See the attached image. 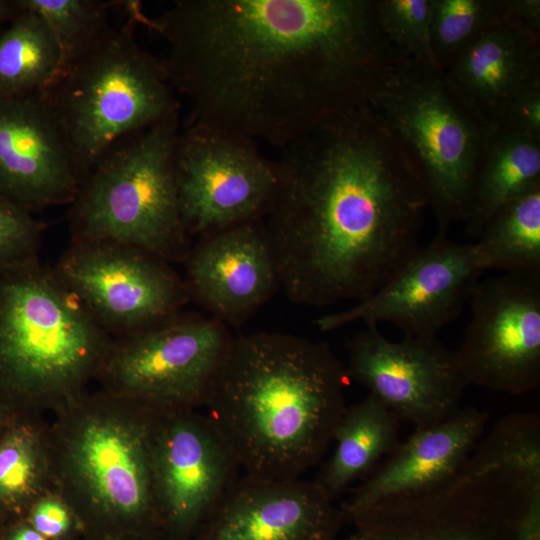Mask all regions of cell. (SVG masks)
<instances>
[{"mask_svg": "<svg viewBox=\"0 0 540 540\" xmlns=\"http://www.w3.org/2000/svg\"><path fill=\"white\" fill-rule=\"evenodd\" d=\"M43 225L0 192V276L39 262Z\"/></svg>", "mask_w": 540, "mask_h": 540, "instance_id": "cell-31", "label": "cell"}, {"mask_svg": "<svg viewBox=\"0 0 540 540\" xmlns=\"http://www.w3.org/2000/svg\"><path fill=\"white\" fill-rule=\"evenodd\" d=\"M6 540H49L37 532L31 524L24 518L8 534Z\"/></svg>", "mask_w": 540, "mask_h": 540, "instance_id": "cell-35", "label": "cell"}, {"mask_svg": "<svg viewBox=\"0 0 540 540\" xmlns=\"http://www.w3.org/2000/svg\"><path fill=\"white\" fill-rule=\"evenodd\" d=\"M445 484L427 491L438 527L432 528L430 525L429 528H426L415 511L409 498L401 497L392 499V501L396 502L410 523L413 524V527L392 528L376 513L368 510L361 514L356 520L360 524L361 531L359 535L354 536L351 540H488L480 535L472 533L470 530L457 528L456 526H449ZM389 508L392 510L390 506ZM393 513L396 515L394 511ZM399 520L402 522L400 518ZM519 540H538V532L527 535Z\"/></svg>", "mask_w": 540, "mask_h": 540, "instance_id": "cell-29", "label": "cell"}, {"mask_svg": "<svg viewBox=\"0 0 540 540\" xmlns=\"http://www.w3.org/2000/svg\"><path fill=\"white\" fill-rule=\"evenodd\" d=\"M488 419V413L469 407L416 427L351 491L341 508L344 518L354 519L381 502L425 492L454 479L483 436Z\"/></svg>", "mask_w": 540, "mask_h": 540, "instance_id": "cell-19", "label": "cell"}, {"mask_svg": "<svg viewBox=\"0 0 540 540\" xmlns=\"http://www.w3.org/2000/svg\"><path fill=\"white\" fill-rule=\"evenodd\" d=\"M184 263L189 298L225 325L241 326L280 287L262 219L201 236Z\"/></svg>", "mask_w": 540, "mask_h": 540, "instance_id": "cell-18", "label": "cell"}, {"mask_svg": "<svg viewBox=\"0 0 540 540\" xmlns=\"http://www.w3.org/2000/svg\"><path fill=\"white\" fill-rule=\"evenodd\" d=\"M53 271L112 338L166 321L190 300L170 263L126 244L71 240Z\"/></svg>", "mask_w": 540, "mask_h": 540, "instance_id": "cell-11", "label": "cell"}, {"mask_svg": "<svg viewBox=\"0 0 540 540\" xmlns=\"http://www.w3.org/2000/svg\"><path fill=\"white\" fill-rule=\"evenodd\" d=\"M81 175L44 93L0 97V192L34 213L70 204Z\"/></svg>", "mask_w": 540, "mask_h": 540, "instance_id": "cell-16", "label": "cell"}, {"mask_svg": "<svg viewBox=\"0 0 540 540\" xmlns=\"http://www.w3.org/2000/svg\"><path fill=\"white\" fill-rule=\"evenodd\" d=\"M174 166L191 237L263 219L278 181L276 161L263 156L256 141L198 123L180 130Z\"/></svg>", "mask_w": 540, "mask_h": 540, "instance_id": "cell-10", "label": "cell"}, {"mask_svg": "<svg viewBox=\"0 0 540 540\" xmlns=\"http://www.w3.org/2000/svg\"><path fill=\"white\" fill-rule=\"evenodd\" d=\"M262 221L280 287L294 303L361 301L419 248L429 207L411 150L366 106L281 149Z\"/></svg>", "mask_w": 540, "mask_h": 540, "instance_id": "cell-2", "label": "cell"}, {"mask_svg": "<svg viewBox=\"0 0 540 540\" xmlns=\"http://www.w3.org/2000/svg\"><path fill=\"white\" fill-rule=\"evenodd\" d=\"M444 73L454 94L488 134L502 126L516 99L540 85V37L500 20Z\"/></svg>", "mask_w": 540, "mask_h": 540, "instance_id": "cell-20", "label": "cell"}, {"mask_svg": "<svg viewBox=\"0 0 540 540\" xmlns=\"http://www.w3.org/2000/svg\"><path fill=\"white\" fill-rule=\"evenodd\" d=\"M457 359L468 385L522 395L540 384V275L477 281Z\"/></svg>", "mask_w": 540, "mask_h": 540, "instance_id": "cell-12", "label": "cell"}, {"mask_svg": "<svg viewBox=\"0 0 540 540\" xmlns=\"http://www.w3.org/2000/svg\"><path fill=\"white\" fill-rule=\"evenodd\" d=\"M501 127L540 138V85L531 88L513 102Z\"/></svg>", "mask_w": 540, "mask_h": 540, "instance_id": "cell-33", "label": "cell"}, {"mask_svg": "<svg viewBox=\"0 0 540 540\" xmlns=\"http://www.w3.org/2000/svg\"><path fill=\"white\" fill-rule=\"evenodd\" d=\"M37 13L52 32L62 55L60 72L89 50L112 25L115 2L102 0H15Z\"/></svg>", "mask_w": 540, "mask_h": 540, "instance_id": "cell-27", "label": "cell"}, {"mask_svg": "<svg viewBox=\"0 0 540 540\" xmlns=\"http://www.w3.org/2000/svg\"><path fill=\"white\" fill-rule=\"evenodd\" d=\"M540 186V138L499 127L487 134L479 160L465 232L477 238L504 205Z\"/></svg>", "mask_w": 540, "mask_h": 540, "instance_id": "cell-21", "label": "cell"}, {"mask_svg": "<svg viewBox=\"0 0 540 540\" xmlns=\"http://www.w3.org/2000/svg\"><path fill=\"white\" fill-rule=\"evenodd\" d=\"M16 6L18 11L0 31V97L44 93L62 64L61 51L45 21Z\"/></svg>", "mask_w": 540, "mask_h": 540, "instance_id": "cell-23", "label": "cell"}, {"mask_svg": "<svg viewBox=\"0 0 540 540\" xmlns=\"http://www.w3.org/2000/svg\"><path fill=\"white\" fill-rule=\"evenodd\" d=\"M48 428L54 491L85 540L161 535L151 467L157 412L86 390Z\"/></svg>", "mask_w": 540, "mask_h": 540, "instance_id": "cell-4", "label": "cell"}, {"mask_svg": "<svg viewBox=\"0 0 540 540\" xmlns=\"http://www.w3.org/2000/svg\"><path fill=\"white\" fill-rule=\"evenodd\" d=\"M342 519L314 480L243 475L193 540H332Z\"/></svg>", "mask_w": 540, "mask_h": 540, "instance_id": "cell-17", "label": "cell"}, {"mask_svg": "<svg viewBox=\"0 0 540 540\" xmlns=\"http://www.w3.org/2000/svg\"><path fill=\"white\" fill-rule=\"evenodd\" d=\"M371 107L406 144L427 187L437 231L465 221L487 132L440 68L407 59Z\"/></svg>", "mask_w": 540, "mask_h": 540, "instance_id": "cell-8", "label": "cell"}, {"mask_svg": "<svg viewBox=\"0 0 540 540\" xmlns=\"http://www.w3.org/2000/svg\"><path fill=\"white\" fill-rule=\"evenodd\" d=\"M379 22L408 58L440 68L431 44L432 0H376Z\"/></svg>", "mask_w": 540, "mask_h": 540, "instance_id": "cell-30", "label": "cell"}, {"mask_svg": "<svg viewBox=\"0 0 540 540\" xmlns=\"http://www.w3.org/2000/svg\"><path fill=\"white\" fill-rule=\"evenodd\" d=\"M482 273L474 243H457L437 231L373 294L314 324L329 332L358 321L386 322L403 336L436 337L458 317Z\"/></svg>", "mask_w": 540, "mask_h": 540, "instance_id": "cell-13", "label": "cell"}, {"mask_svg": "<svg viewBox=\"0 0 540 540\" xmlns=\"http://www.w3.org/2000/svg\"><path fill=\"white\" fill-rule=\"evenodd\" d=\"M123 540H167V539L161 535H151V536L132 537V538H127Z\"/></svg>", "mask_w": 540, "mask_h": 540, "instance_id": "cell-37", "label": "cell"}, {"mask_svg": "<svg viewBox=\"0 0 540 540\" xmlns=\"http://www.w3.org/2000/svg\"><path fill=\"white\" fill-rule=\"evenodd\" d=\"M399 426L400 419L372 395L347 406L333 435L335 449L314 481L334 501L396 448Z\"/></svg>", "mask_w": 540, "mask_h": 540, "instance_id": "cell-22", "label": "cell"}, {"mask_svg": "<svg viewBox=\"0 0 540 540\" xmlns=\"http://www.w3.org/2000/svg\"><path fill=\"white\" fill-rule=\"evenodd\" d=\"M348 377L364 386L399 419L416 427L441 421L459 408L468 386L456 351L436 337H384L377 326L348 343Z\"/></svg>", "mask_w": 540, "mask_h": 540, "instance_id": "cell-15", "label": "cell"}, {"mask_svg": "<svg viewBox=\"0 0 540 540\" xmlns=\"http://www.w3.org/2000/svg\"><path fill=\"white\" fill-rule=\"evenodd\" d=\"M500 18L520 30L540 37L539 0H501Z\"/></svg>", "mask_w": 540, "mask_h": 540, "instance_id": "cell-34", "label": "cell"}, {"mask_svg": "<svg viewBox=\"0 0 540 540\" xmlns=\"http://www.w3.org/2000/svg\"><path fill=\"white\" fill-rule=\"evenodd\" d=\"M148 22L189 123L280 149L371 106L408 59L376 0H178Z\"/></svg>", "mask_w": 540, "mask_h": 540, "instance_id": "cell-1", "label": "cell"}, {"mask_svg": "<svg viewBox=\"0 0 540 540\" xmlns=\"http://www.w3.org/2000/svg\"><path fill=\"white\" fill-rule=\"evenodd\" d=\"M180 112L113 144L82 179L69 204L72 241L133 246L168 263L192 248L175 179Z\"/></svg>", "mask_w": 540, "mask_h": 540, "instance_id": "cell-7", "label": "cell"}, {"mask_svg": "<svg viewBox=\"0 0 540 540\" xmlns=\"http://www.w3.org/2000/svg\"><path fill=\"white\" fill-rule=\"evenodd\" d=\"M508 469L540 479V417L514 413L498 421L470 454L459 474Z\"/></svg>", "mask_w": 540, "mask_h": 540, "instance_id": "cell-26", "label": "cell"}, {"mask_svg": "<svg viewBox=\"0 0 540 540\" xmlns=\"http://www.w3.org/2000/svg\"><path fill=\"white\" fill-rule=\"evenodd\" d=\"M51 492L55 491L48 429L16 430L0 443V502L25 506L28 514Z\"/></svg>", "mask_w": 540, "mask_h": 540, "instance_id": "cell-25", "label": "cell"}, {"mask_svg": "<svg viewBox=\"0 0 540 540\" xmlns=\"http://www.w3.org/2000/svg\"><path fill=\"white\" fill-rule=\"evenodd\" d=\"M476 239L483 272L540 275V186L501 207Z\"/></svg>", "mask_w": 540, "mask_h": 540, "instance_id": "cell-24", "label": "cell"}, {"mask_svg": "<svg viewBox=\"0 0 540 540\" xmlns=\"http://www.w3.org/2000/svg\"><path fill=\"white\" fill-rule=\"evenodd\" d=\"M232 338L216 318L180 312L112 338L96 379L102 390L157 413L196 410Z\"/></svg>", "mask_w": 540, "mask_h": 540, "instance_id": "cell-9", "label": "cell"}, {"mask_svg": "<svg viewBox=\"0 0 540 540\" xmlns=\"http://www.w3.org/2000/svg\"><path fill=\"white\" fill-rule=\"evenodd\" d=\"M112 337L40 262L0 276V390L46 409L85 391Z\"/></svg>", "mask_w": 540, "mask_h": 540, "instance_id": "cell-5", "label": "cell"}, {"mask_svg": "<svg viewBox=\"0 0 540 540\" xmlns=\"http://www.w3.org/2000/svg\"><path fill=\"white\" fill-rule=\"evenodd\" d=\"M17 11L18 8L14 0H0V31L12 19Z\"/></svg>", "mask_w": 540, "mask_h": 540, "instance_id": "cell-36", "label": "cell"}, {"mask_svg": "<svg viewBox=\"0 0 540 540\" xmlns=\"http://www.w3.org/2000/svg\"><path fill=\"white\" fill-rule=\"evenodd\" d=\"M345 367L321 342L280 332L232 338L203 406L244 475L301 478L346 409Z\"/></svg>", "mask_w": 540, "mask_h": 540, "instance_id": "cell-3", "label": "cell"}, {"mask_svg": "<svg viewBox=\"0 0 540 540\" xmlns=\"http://www.w3.org/2000/svg\"><path fill=\"white\" fill-rule=\"evenodd\" d=\"M501 0H432L431 44L447 70L485 31L501 20Z\"/></svg>", "mask_w": 540, "mask_h": 540, "instance_id": "cell-28", "label": "cell"}, {"mask_svg": "<svg viewBox=\"0 0 540 540\" xmlns=\"http://www.w3.org/2000/svg\"><path fill=\"white\" fill-rule=\"evenodd\" d=\"M151 467L161 534L167 540H193L240 471L208 418L196 410L158 413Z\"/></svg>", "mask_w": 540, "mask_h": 540, "instance_id": "cell-14", "label": "cell"}, {"mask_svg": "<svg viewBox=\"0 0 540 540\" xmlns=\"http://www.w3.org/2000/svg\"><path fill=\"white\" fill-rule=\"evenodd\" d=\"M25 518L37 532L49 540L82 538L74 513L55 492L41 497L34 503Z\"/></svg>", "mask_w": 540, "mask_h": 540, "instance_id": "cell-32", "label": "cell"}, {"mask_svg": "<svg viewBox=\"0 0 540 540\" xmlns=\"http://www.w3.org/2000/svg\"><path fill=\"white\" fill-rule=\"evenodd\" d=\"M125 4L126 24L111 25L44 92L67 137L81 181L117 141L180 112L163 60L135 38L136 24L147 22L140 3Z\"/></svg>", "mask_w": 540, "mask_h": 540, "instance_id": "cell-6", "label": "cell"}]
</instances>
